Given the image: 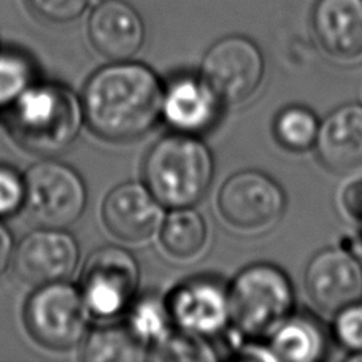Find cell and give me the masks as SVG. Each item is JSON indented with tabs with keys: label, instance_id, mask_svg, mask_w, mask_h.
<instances>
[{
	"label": "cell",
	"instance_id": "cell-22",
	"mask_svg": "<svg viewBox=\"0 0 362 362\" xmlns=\"http://www.w3.org/2000/svg\"><path fill=\"white\" fill-rule=\"evenodd\" d=\"M316 115L305 107H288L275 119V139L289 151H307L316 145L320 134Z\"/></svg>",
	"mask_w": 362,
	"mask_h": 362
},
{
	"label": "cell",
	"instance_id": "cell-19",
	"mask_svg": "<svg viewBox=\"0 0 362 362\" xmlns=\"http://www.w3.org/2000/svg\"><path fill=\"white\" fill-rule=\"evenodd\" d=\"M83 341L81 359L85 361L134 362L150 358L146 345L135 337L127 325L100 327Z\"/></svg>",
	"mask_w": 362,
	"mask_h": 362
},
{
	"label": "cell",
	"instance_id": "cell-3",
	"mask_svg": "<svg viewBox=\"0 0 362 362\" xmlns=\"http://www.w3.org/2000/svg\"><path fill=\"white\" fill-rule=\"evenodd\" d=\"M209 148L191 134L165 135L146 154L144 178L148 189L167 209H189L200 202L213 180Z\"/></svg>",
	"mask_w": 362,
	"mask_h": 362
},
{
	"label": "cell",
	"instance_id": "cell-1",
	"mask_svg": "<svg viewBox=\"0 0 362 362\" xmlns=\"http://www.w3.org/2000/svg\"><path fill=\"white\" fill-rule=\"evenodd\" d=\"M163 97L158 75L145 64L113 62L97 70L83 89L85 122L99 139L127 144L154 127L163 115Z\"/></svg>",
	"mask_w": 362,
	"mask_h": 362
},
{
	"label": "cell",
	"instance_id": "cell-27",
	"mask_svg": "<svg viewBox=\"0 0 362 362\" xmlns=\"http://www.w3.org/2000/svg\"><path fill=\"white\" fill-rule=\"evenodd\" d=\"M335 337L353 354L362 353V303H351L341 308L334 325Z\"/></svg>",
	"mask_w": 362,
	"mask_h": 362
},
{
	"label": "cell",
	"instance_id": "cell-15",
	"mask_svg": "<svg viewBox=\"0 0 362 362\" xmlns=\"http://www.w3.org/2000/svg\"><path fill=\"white\" fill-rule=\"evenodd\" d=\"M312 25L326 53L337 59L362 54V0H316Z\"/></svg>",
	"mask_w": 362,
	"mask_h": 362
},
{
	"label": "cell",
	"instance_id": "cell-25",
	"mask_svg": "<svg viewBox=\"0 0 362 362\" xmlns=\"http://www.w3.org/2000/svg\"><path fill=\"white\" fill-rule=\"evenodd\" d=\"M206 346L200 340L199 335L189 332L170 334L160 344L153 348V358L163 361H177V359H210V353H204Z\"/></svg>",
	"mask_w": 362,
	"mask_h": 362
},
{
	"label": "cell",
	"instance_id": "cell-17",
	"mask_svg": "<svg viewBox=\"0 0 362 362\" xmlns=\"http://www.w3.org/2000/svg\"><path fill=\"white\" fill-rule=\"evenodd\" d=\"M219 97L202 78L178 76L164 88V119L183 134H199L213 126L218 116Z\"/></svg>",
	"mask_w": 362,
	"mask_h": 362
},
{
	"label": "cell",
	"instance_id": "cell-12",
	"mask_svg": "<svg viewBox=\"0 0 362 362\" xmlns=\"http://www.w3.org/2000/svg\"><path fill=\"white\" fill-rule=\"evenodd\" d=\"M167 303L173 325L199 337L223 331L230 318L228 291L213 278H192L180 284Z\"/></svg>",
	"mask_w": 362,
	"mask_h": 362
},
{
	"label": "cell",
	"instance_id": "cell-14",
	"mask_svg": "<svg viewBox=\"0 0 362 362\" xmlns=\"http://www.w3.org/2000/svg\"><path fill=\"white\" fill-rule=\"evenodd\" d=\"M102 218L115 237L126 242H144L163 224V205L146 185L122 183L108 192Z\"/></svg>",
	"mask_w": 362,
	"mask_h": 362
},
{
	"label": "cell",
	"instance_id": "cell-20",
	"mask_svg": "<svg viewBox=\"0 0 362 362\" xmlns=\"http://www.w3.org/2000/svg\"><path fill=\"white\" fill-rule=\"evenodd\" d=\"M206 224L197 211L175 209L160 224V243L177 259H192L204 250Z\"/></svg>",
	"mask_w": 362,
	"mask_h": 362
},
{
	"label": "cell",
	"instance_id": "cell-10",
	"mask_svg": "<svg viewBox=\"0 0 362 362\" xmlns=\"http://www.w3.org/2000/svg\"><path fill=\"white\" fill-rule=\"evenodd\" d=\"M80 261L74 235L57 228H40L25 235L13 253V270L30 286L66 281Z\"/></svg>",
	"mask_w": 362,
	"mask_h": 362
},
{
	"label": "cell",
	"instance_id": "cell-28",
	"mask_svg": "<svg viewBox=\"0 0 362 362\" xmlns=\"http://www.w3.org/2000/svg\"><path fill=\"white\" fill-rule=\"evenodd\" d=\"M344 205L350 216L362 224V180L346 187L344 194Z\"/></svg>",
	"mask_w": 362,
	"mask_h": 362
},
{
	"label": "cell",
	"instance_id": "cell-16",
	"mask_svg": "<svg viewBox=\"0 0 362 362\" xmlns=\"http://www.w3.org/2000/svg\"><path fill=\"white\" fill-rule=\"evenodd\" d=\"M315 146L329 170L348 173L362 167V105L350 103L329 115Z\"/></svg>",
	"mask_w": 362,
	"mask_h": 362
},
{
	"label": "cell",
	"instance_id": "cell-21",
	"mask_svg": "<svg viewBox=\"0 0 362 362\" xmlns=\"http://www.w3.org/2000/svg\"><path fill=\"white\" fill-rule=\"evenodd\" d=\"M172 315L169 303L158 296H145L129 308L127 327L148 350L160 344L172 334Z\"/></svg>",
	"mask_w": 362,
	"mask_h": 362
},
{
	"label": "cell",
	"instance_id": "cell-9",
	"mask_svg": "<svg viewBox=\"0 0 362 362\" xmlns=\"http://www.w3.org/2000/svg\"><path fill=\"white\" fill-rule=\"evenodd\" d=\"M286 199L276 181L266 173L245 170L232 175L218 194L224 221L240 230H264L281 218Z\"/></svg>",
	"mask_w": 362,
	"mask_h": 362
},
{
	"label": "cell",
	"instance_id": "cell-24",
	"mask_svg": "<svg viewBox=\"0 0 362 362\" xmlns=\"http://www.w3.org/2000/svg\"><path fill=\"white\" fill-rule=\"evenodd\" d=\"M28 8L40 21L48 24H69L88 10L90 0H24Z\"/></svg>",
	"mask_w": 362,
	"mask_h": 362
},
{
	"label": "cell",
	"instance_id": "cell-2",
	"mask_svg": "<svg viewBox=\"0 0 362 362\" xmlns=\"http://www.w3.org/2000/svg\"><path fill=\"white\" fill-rule=\"evenodd\" d=\"M85 112L74 90L57 83H34L5 107V124L25 151L42 158L66 153L78 139Z\"/></svg>",
	"mask_w": 362,
	"mask_h": 362
},
{
	"label": "cell",
	"instance_id": "cell-13",
	"mask_svg": "<svg viewBox=\"0 0 362 362\" xmlns=\"http://www.w3.org/2000/svg\"><path fill=\"white\" fill-rule=\"evenodd\" d=\"M88 35L97 53L119 62L139 53L146 29L140 13L126 0H102L90 13Z\"/></svg>",
	"mask_w": 362,
	"mask_h": 362
},
{
	"label": "cell",
	"instance_id": "cell-23",
	"mask_svg": "<svg viewBox=\"0 0 362 362\" xmlns=\"http://www.w3.org/2000/svg\"><path fill=\"white\" fill-rule=\"evenodd\" d=\"M35 70L28 56L16 49H0V108L8 107L34 85Z\"/></svg>",
	"mask_w": 362,
	"mask_h": 362
},
{
	"label": "cell",
	"instance_id": "cell-29",
	"mask_svg": "<svg viewBox=\"0 0 362 362\" xmlns=\"http://www.w3.org/2000/svg\"><path fill=\"white\" fill-rule=\"evenodd\" d=\"M13 253H15V247H13L11 232L0 221V276L5 274V270L11 264Z\"/></svg>",
	"mask_w": 362,
	"mask_h": 362
},
{
	"label": "cell",
	"instance_id": "cell-4",
	"mask_svg": "<svg viewBox=\"0 0 362 362\" xmlns=\"http://www.w3.org/2000/svg\"><path fill=\"white\" fill-rule=\"evenodd\" d=\"M228 296L230 320L238 331L253 337L275 331L294 303L289 278L272 264H255L242 270Z\"/></svg>",
	"mask_w": 362,
	"mask_h": 362
},
{
	"label": "cell",
	"instance_id": "cell-5",
	"mask_svg": "<svg viewBox=\"0 0 362 362\" xmlns=\"http://www.w3.org/2000/svg\"><path fill=\"white\" fill-rule=\"evenodd\" d=\"M89 315L81 291L66 281L37 286L24 308L25 327L32 339L54 351H67L83 344Z\"/></svg>",
	"mask_w": 362,
	"mask_h": 362
},
{
	"label": "cell",
	"instance_id": "cell-7",
	"mask_svg": "<svg viewBox=\"0 0 362 362\" xmlns=\"http://www.w3.org/2000/svg\"><path fill=\"white\" fill-rule=\"evenodd\" d=\"M139 280V262L127 250L103 247L88 257L80 291L90 315L112 320L131 308Z\"/></svg>",
	"mask_w": 362,
	"mask_h": 362
},
{
	"label": "cell",
	"instance_id": "cell-8",
	"mask_svg": "<svg viewBox=\"0 0 362 362\" xmlns=\"http://www.w3.org/2000/svg\"><path fill=\"white\" fill-rule=\"evenodd\" d=\"M202 80L219 100L238 103L259 88L264 76V57L257 45L242 35L218 40L202 61Z\"/></svg>",
	"mask_w": 362,
	"mask_h": 362
},
{
	"label": "cell",
	"instance_id": "cell-6",
	"mask_svg": "<svg viewBox=\"0 0 362 362\" xmlns=\"http://www.w3.org/2000/svg\"><path fill=\"white\" fill-rule=\"evenodd\" d=\"M24 209L40 228L66 229L86 210L88 191L80 173L59 160L47 159L24 175Z\"/></svg>",
	"mask_w": 362,
	"mask_h": 362
},
{
	"label": "cell",
	"instance_id": "cell-18",
	"mask_svg": "<svg viewBox=\"0 0 362 362\" xmlns=\"http://www.w3.org/2000/svg\"><path fill=\"white\" fill-rule=\"evenodd\" d=\"M270 351L278 361L312 362L325 353V335L307 316H293L275 329Z\"/></svg>",
	"mask_w": 362,
	"mask_h": 362
},
{
	"label": "cell",
	"instance_id": "cell-11",
	"mask_svg": "<svg viewBox=\"0 0 362 362\" xmlns=\"http://www.w3.org/2000/svg\"><path fill=\"white\" fill-rule=\"evenodd\" d=\"M310 299L327 313H339L362 299V266L344 250H325L305 270Z\"/></svg>",
	"mask_w": 362,
	"mask_h": 362
},
{
	"label": "cell",
	"instance_id": "cell-26",
	"mask_svg": "<svg viewBox=\"0 0 362 362\" xmlns=\"http://www.w3.org/2000/svg\"><path fill=\"white\" fill-rule=\"evenodd\" d=\"M25 180L16 169L0 164V218L13 216L24 209Z\"/></svg>",
	"mask_w": 362,
	"mask_h": 362
}]
</instances>
